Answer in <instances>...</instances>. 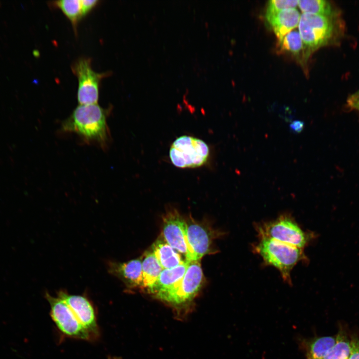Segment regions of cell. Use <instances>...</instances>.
<instances>
[{
  "label": "cell",
  "mask_w": 359,
  "mask_h": 359,
  "mask_svg": "<svg viewBox=\"0 0 359 359\" xmlns=\"http://www.w3.org/2000/svg\"><path fill=\"white\" fill-rule=\"evenodd\" d=\"M298 27L303 44L310 51L326 43L333 31L328 16L309 13L301 14Z\"/></svg>",
  "instance_id": "8"
},
{
  "label": "cell",
  "mask_w": 359,
  "mask_h": 359,
  "mask_svg": "<svg viewBox=\"0 0 359 359\" xmlns=\"http://www.w3.org/2000/svg\"><path fill=\"white\" fill-rule=\"evenodd\" d=\"M58 297L69 307L93 338L99 336V328L95 310L86 298L81 295H70L63 291L58 293Z\"/></svg>",
  "instance_id": "10"
},
{
  "label": "cell",
  "mask_w": 359,
  "mask_h": 359,
  "mask_svg": "<svg viewBox=\"0 0 359 359\" xmlns=\"http://www.w3.org/2000/svg\"><path fill=\"white\" fill-rule=\"evenodd\" d=\"M347 104L350 108L359 111V91L354 93L348 98Z\"/></svg>",
  "instance_id": "24"
},
{
  "label": "cell",
  "mask_w": 359,
  "mask_h": 359,
  "mask_svg": "<svg viewBox=\"0 0 359 359\" xmlns=\"http://www.w3.org/2000/svg\"><path fill=\"white\" fill-rule=\"evenodd\" d=\"M259 238H267L304 249L317 235L304 231L292 216L283 213L275 219L256 225Z\"/></svg>",
  "instance_id": "3"
},
{
  "label": "cell",
  "mask_w": 359,
  "mask_h": 359,
  "mask_svg": "<svg viewBox=\"0 0 359 359\" xmlns=\"http://www.w3.org/2000/svg\"><path fill=\"white\" fill-rule=\"evenodd\" d=\"M82 9L84 15H86L94 7H95L99 0H81Z\"/></svg>",
  "instance_id": "25"
},
{
  "label": "cell",
  "mask_w": 359,
  "mask_h": 359,
  "mask_svg": "<svg viewBox=\"0 0 359 359\" xmlns=\"http://www.w3.org/2000/svg\"><path fill=\"white\" fill-rule=\"evenodd\" d=\"M109 272L121 279L127 288L142 287V261L141 259L123 263L112 262L109 265Z\"/></svg>",
  "instance_id": "12"
},
{
  "label": "cell",
  "mask_w": 359,
  "mask_h": 359,
  "mask_svg": "<svg viewBox=\"0 0 359 359\" xmlns=\"http://www.w3.org/2000/svg\"><path fill=\"white\" fill-rule=\"evenodd\" d=\"M305 124L301 120H296L289 125V129L292 132L298 134L301 132L304 128Z\"/></svg>",
  "instance_id": "26"
},
{
  "label": "cell",
  "mask_w": 359,
  "mask_h": 359,
  "mask_svg": "<svg viewBox=\"0 0 359 359\" xmlns=\"http://www.w3.org/2000/svg\"><path fill=\"white\" fill-rule=\"evenodd\" d=\"M209 152L208 146L203 140L183 135L172 144L169 157L172 163L177 168H195L207 162Z\"/></svg>",
  "instance_id": "4"
},
{
  "label": "cell",
  "mask_w": 359,
  "mask_h": 359,
  "mask_svg": "<svg viewBox=\"0 0 359 359\" xmlns=\"http://www.w3.org/2000/svg\"><path fill=\"white\" fill-rule=\"evenodd\" d=\"M351 350L348 359H359V339L353 337L351 339Z\"/></svg>",
  "instance_id": "23"
},
{
  "label": "cell",
  "mask_w": 359,
  "mask_h": 359,
  "mask_svg": "<svg viewBox=\"0 0 359 359\" xmlns=\"http://www.w3.org/2000/svg\"><path fill=\"white\" fill-rule=\"evenodd\" d=\"M351 350V340L344 331L340 330L335 345L322 359H348Z\"/></svg>",
  "instance_id": "17"
},
{
  "label": "cell",
  "mask_w": 359,
  "mask_h": 359,
  "mask_svg": "<svg viewBox=\"0 0 359 359\" xmlns=\"http://www.w3.org/2000/svg\"><path fill=\"white\" fill-rule=\"evenodd\" d=\"M189 262L186 260L178 266L163 269L149 292L158 298L176 288L183 278Z\"/></svg>",
  "instance_id": "14"
},
{
  "label": "cell",
  "mask_w": 359,
  "mask_h": 359,
  "mask_svg": "<svg viewBox=\"0 0 359 359\" xmlns=\"http://www.w3.org/2000/svg\"><path fill=\"white\" fill-rule=\"evenodd\" d=\"M298 5L297 0H272L267 2L266 15L284 9L296 8Z\"/></svg>",
  "instance_id": "22"
},
{
  "label": "cell",
  "mask_w": 359,
  "mask_h": 359,
  "mask_svg": "<svg viewBox=\"0 0 359 359\" xmlns=\"http://www.w3.org/2000/svg\"><path fill=\"white\" fill-rule=\"evenodd\" d=\"M266 18L280 41L299 24L301 14L296 8L284 9L274 13L266 14Z\"/></svg>",
  "instance_id": "13"
},
{
  "label": "cell",
  "mask_w": 359,
  "mask_h": 359,
  "mask_svg": "<svg viewBox=\"0 0 359 359\" xmlns=\"http://www.w3.org/2000/svg\"><path fill=\"white\" fill-rule=\"evenodd\" d=\"M108 359H122L121 358L117 357L109 356L108 357Z\"/></svg>",
  "instance_id": "27"
},
{
  "label": "cell",
  "mask_w": 359,
  "mask_h": 359,
  "mask_svg": "<svg viewBox=\"0 0 359 359\" xmlns=\"http://www.w3.org/2000/svg\"><path fill=\"white\" fill-rule=\"evenodd\" d=\"M152 251L164 269L174 268L183 264L180 254L165 240H158L152 247Z\"/></svg>",
  "instance_id": "15"
},
{
  "label": "cell",
  "mask_w": 359,
  "mask_h": 359,
  "mask_svg": "<svg viewBox=\"0 0 359 359\" xmlns=\"http://www.w3.org/2000/svg\"><path fill=\"white\" fill-rule=\"evenodd\" d=\"M59 8L76 27L78 21L84 15L81 0H61L54 1L53 4Z\"/></svg>",
  "instance_id": "18"
},
{
  "label": "cell",
  "mask_w": 359,
  "mask_h": 359,
  "mask_svg": "<svg viewBox=\"0 0 359 359\" xmlns=\"http://www.w3.org/2000/svg\"><path fill=\"white\" fill-rule=\"evenodd\" d=\"M142 261L143 281L141 288L149 292L164 269L152 251L147 252Z\"/></svg>",
  "instance_id": "16"
},
{
  "label": "cell",
  "mask_w": 359,
  "mask_h": 359,
  "mask_svg": "<svg viewBox=\"0 0 359 359\" xmlns=\"http://www.w3.org/2000/svg\"><path fill=\"white\" fill-rule=\"evenodd\" d=\"M279 46L282 51L298 55L304 47L299 31L294 29L286 34L279 41Z\"/></svg>",
  "instance_id": "21"
},
{
  "label": "cell",
  "mask_w": 359,
  "mask_h": 359,
  "mask_svg": "<svg viewBox=\"0 0 359 359\" xmlns=\"http://www.w3.org/2000/svg\"><path fill=\"white\" fill-rule=\"evenodd\" d=\"M203 274L199 260L188 262L178 286L158 298L177 307L190 302L201 287Z\"/></svg>",
  "instance_id": "6"
},
{
  "label": "cell",
  "mask_w": 359,
  "mask_h": 359,
  "mask_svg": "<svg viewBox=\"0 0 359 359\" xmlns=\"http://www.w3.org/2000/svg\"><path fill=\"white\" fill-rule=\"evenodd\" d=\"M254 251L267 265L276 268L283 280L291 283V272L299 262L308 260L303 249L267 238H259Z\"/></svg>",
  "instance_id": "2"
},
{
  "label": "cell",
  "mask_w": 359,
  "mask_h": 359,
  "mask_svg": "<svg viewBox=\"0 0 359 359\" xmlns=\"http://www.w3.org/2000/svg\"><path fill=\"white\" fill-rule=\"evenodd\" d=\"M303 13L329 16L332 14L330 3L325 0H298V5Z\"/></svg>",
  "instance_id": "20"
},
{
  "label": "cell",
  "mask_w": 359,
  "mask_h": 359,
  "mask_svg": "<svg viewBox=\"0 0 359 359\" xmlns=\"http://www.w3.org/2000/svg\"><path fill=\"white\" fill-rule=\"evenodd\" d=\"M50 306V316L57 328L64 335L75 339L90 340L93 337L79 321L66 303L58 297L46 293Z\"/></svg>",
  "instance_id": "7"
},
{
  "label": "cell",
  "mask_w": 359,
  "mask_h": 359,
  "mask_svg": "<svg viewBox=\"0 0 359 359\" xmlns=\"http://www.w3.org/2000/svg\"><path fill=\"white\" fill-rule=\"evenodd\" d=\"M72 70L78 79L77 98L79 105L97 104L100 82L108 73L94 71L91 60L85 57L77 60Z\"/></svg>",
  "instance_id": "5"
},
{
  "label": "cell",
  "mask_w": 359,
  "mask_h": 359,
  "mask_svg": "<svg viewBox=\"0 0 359 359\" xmlns=\"http://www.w3.org/2000/svg\"><path fill=\"white\" fill-rule=\"evenodd\" d=\"M109 111L98 104L79 105L63 121L61 130L74 133L86 144L106 149L110 141L107 119Z\"/></svg>",
  "instance_id": "1"
},
{
  "label": "cell",
  "mask_w": 359,
  "mask_h": 359,
  "mask_svg": "<svg viewBox=\"0 0 359 359\" xmlns=\"http://www.w3.org/2000/svg\"><path fill=\"white\" fill-rule=\"evenodd\" d=\"M336 341V336H326L318 338L310 344L308 359H322L333 347Z\"/></svg>",
  "instance_id": "19"
},
{
  "label": "cell",
  "mask_w": 359,
  "mask_h": 359,
  "mask_svg": "<svg viewBox=\"0 0 359 359\" xmlns=\"http://www.w3.org/2000/svg\"><path fill=\"white\" fill-rule=\"evenodd\" d=\"M162 233L165 241L179 253L185 260L194 261L186 235L185 220L176 210L167 212L163 218Z\"/></svg>",
  "instance_id": "9"
},
{
  "label": "cell",
  "mask_w": 359,
  "mask_h": 359,
  "mask_svg": "<svg viewBox=\"0 0 359 359\" xmlns=\"http://www.w3.org/2000/svg\"><path fill=\"white\" fill-rule=\"evenodd\" d=\"M185 222L186 238L194 261L199 260L210 250L211 234L203 225L191 219Z\"/></svg>",
  "instance_id": "11"
}]
</instances>
